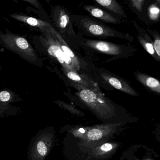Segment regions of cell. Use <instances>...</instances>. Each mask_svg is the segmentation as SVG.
Masks as SVG:
<instances>
[{
  "mask_svg": "<svg viewBox=\"0 0 160 160\" xmlns=\"http://www.w3.org/2000/svg\"><path fill=\"white\" fill-rule=\"evenodd\" d=\"M139 39L145 49L151 55H154L155 54V50L154 46H153V45L150 42H147L141 39Z\"/></svg>",
  "mask_w": 160,
  "mask_h": 160,
  "instance_id": "cell-14",
  "label": "cell"
},
{
  "mask_svg": "<svg viewBox=\"0 0 160 160\" xmlns=\"http://www.w3.org/2000/svg\"><path fill=\"white\" fill-rule=\"evenodd\" d=\"M82 43L91 49L109 55L118 56L123 52L121 46L107 41L83 39Z\"/></svg>",
  "mask_w": 160,
  "mask_h": 160,
  "instance_id": "cell-5",
  "label": "cell"
},
{
  "mask_svg": "<svg viewBox=\"0 0 160 160\" xmlns=\"http://www.w3.org/2000/svg\"><path fill=\"white\" fill-rule=\"evenodd\" d=\"M153 46H154L155 51L160 58V37L157 36L155 38Z\"/></svg>",
  "mask_w": 160,
  "mask_h": 160,
  "instance_id": "cell-16",
  "label": "cell"
},
{
  "mask_svg": "<svg viewBox=\"0 0 160 160\" xmlns=\"http://www.w3.org/2000/svg\"><path fill=\"white\" fill-rule=\"evenodd\" d=\"M79 131L80 132H82V133H84L85 132V131L82 128H81L79 130Z\"/></svg>",
  "mask_w": 160,
  "mask_h": 160,
  "instance_id": "cell-23",
  "label": "cell"
},
{
  "mask_svg": "<svg viewBox=\"0 0 160 160\" xmlns=\"http://www.w3.org/2000/svg\"><path fill=\"white\" fill-rule=\"evenodd\" d=\"M156 135L157 139H158V140L160 141V129L157 128V130H156Z\"/></svg>",
  "mask_w": 160,
  "mask_h": 160,
  "instance_id": "cell-22",
  "label": "cell"
},
{
  "mask_svg": "<svg viewBox=\"0 0 160 160\" xmlns=\"http://www.w3.org/2000/svg\"><path fill=\"white\" fill-rule=\"evenodd\" d=\"M95 2L112 12L126 17L121 6L115 0H95Z\"/></svg>",
  "mask_w": 160,
  "mask_h": 160,
  "instance_id": "cell-12",
  "label": "cell"
},
{
  "mask_svg": "<svg viewBox=\"0 0 160 160\" xmlns=\"http://www.w3.org/2000/svg\"><path fill=\"white\" fill-rule=\"evenodd\" d=\"M37 150L41 156H44L47 154L48 149L47 146L43 142H38L37 144Z\"/></svg>",
  "mask_w": 160,
  "mask_h": 160,
  "instance_id": "cell-15",
  "label": "cell"
},
{
  "mask_svg": "<svg viewBox=\"0 0 160 160\" xmlns=\"http://www.w3.org/2000/svg\"><path fill=\"white\" fill-rule=\"evenodd\" d=\"M5 39L7 41L6 42L10 44L9 46L20 52L27 60L35 64L37 63L38 60L33 49L25 39L15 36L8 37V39Z\"/></svg>",
  "mask_w": 160,
  "mask_h": 160,
  "instance_id": "cell-4",
  "label": "cell"
},
{
  "mask_svg": "<svg viewBox=\"0 0 160 160\" xmlns=\"http://www.w3.org/2000/svg\"><path fill=\"white\" fill-rule=\"evenodd\" d=\"M10 98V94L7 91H3L0 93V100L3 102L8 101Z\"/></svg>",
  "mask_w": 160,
  "mask_h": 160,
  "instance_id": "cell-17",
  "label": "cell"
},
{
  "mask_svg": "<svg viewBox=\"0 0 160 160\" xmlns=\"http://www.w3.org/2000/svg\"><path fill=\"white\" fill-rule=\"evenodd\" d=\"M101 76L105 81L115 89L131 95L137 96L139 95L128 83L122 79H119L106 72H102Z\"/></svg>",
  "mask_w": 160,
  "mask_h": 160,
  "instance_id": "cell-6",
  "label": "cell"
},
{
  "mask_svg": "<svg viewBox=\"0 0 160 160\" xmlns=\"http://www.w3.org/2000/svg\"><path fill=\"white\" fill-rule=\"evenodd\" d=\"M71 17L75 24L88 35L101 38L110 37L127 38L125 34L118 32L93 18L77 15Z\"/></svg>",
  "mask_w": 160,
  "mask_h": 160,
  "instance_id": "cell-1",
  "label": "cell"
},
{
  "mask_svg": "<svg viewBox=\"0 0 160 160\" xmlns=\"http://www.w3.org/2000/svg\"><path fill=\"white\" fill-rule=\"evenodd\" d=\"M50 32L54 36L56 39L59 41L60 47L63 52L73 61L78 68V69L79 70H80L81 67L79 60L78 57L75 55L72 50L69 48L68 45L67 44L66 42L62 37V35L60 34L59 32L56 31L53 27H52Z\"/></svg>",
  "mask_w": 160,
  "mask_h": 160,
  "instance_id": "cell-9",
  "label": "cell"
},
{
  "mask_svg": "<svg viewBox=\"0 0 160 160\" xmlns=\"http://www.w3.org/2000/svg\"><path fill=\"white\" fill-rule=\"evenodd\" d=\"M144 2V1L143 0H133V1H131L132 5L139 10H141L142 8V4Z\"/></svg>",
  "mask_w": 160,
  "mask_h": 160,
  "instance_id": "cell-18",
  "label": "cell"
},
{
  "mask_svg": "<svg viewBox=\"0 0 160 160\" xmlns=\"http://www.w3.org/2000/svg\"><path fill=\"white\" fill-rule=\"evenodd\" d=\"M67 77L73 81L88 89L100 93L98 85L93 80L86 75L79 74L72 70H63Z\"/></svg>",
  "mask_w": 160,
  "mask_h": 160,
  "instance_id": "cell-7",
  "label": "cell"
},
{
  "mask_svg": "<svg viewBox=\"0 0 160 160\" xmlns=\"http://www.w3.org/2000/svg\"><path fill=\"white\" fill-rule=\"evenodd\" d=\"M157 128L160 129V123L159 124H158V125H157Z\"/></svg>",
  "mask_w": 160,
  "mask_h": 160,
  "instance_id": "cell-24",
  "label": "cell"
},
{
  "mask_svg": "<svg viewBox=\"0 0 160 160\" xmlns=\"http://www.w3.org/2000/svg\"><path fill=\"white\" fill-rule=\"evenodd\" d=\"M27 2L31 3L34 6L38 8L39 7V3L37 1H27Z\"/></svg>",
  "mask_w": 160,
  "mask_h": 160,
  "instance_id": "cell-21",
  "label": "cell"
},
{
  "mask_svg": "<svg viewBox=\"0 0 160 160\" xmlns=\"http://www.w3.org/2000/svg\"><path fill=\"white\" fill-rule=\"evenodd\" d=\"M52 18L60 34L64 37L75 35L71 18L65 8L61 6L54 7L52 12Z\"/></svg>",
  "mask_w": 160,
  "mask_h": 160,
  "instance_id": "cell-3",
  "label": "cell"
},
{
  "mask_svg": "<svg viewBox=\"0 0 160 160\" xmlns=\"http://www.w3.org/2000/svg\"><path fill=\"white\" fill-rule=\"evenodd\" d=\"M150 11L151 14H157L159 12L160 10L158 8L154 7L150 8Z\"/></svg>",
  "mask_w": 160,
  "mask_h": 160,
  "instance_id": "cell-20",
  "label": "cell"
},
{
  "mask_svg": "<svg viewBox=\"0 0 160 160\" xmlns=\"http://www.w3.org/2000/svg\"><path fill=\"white\" fill-rule=\"evenodd\" d=\"M88 138L92 141L99 140L102 137V132L98 129H93L89 131L88 133Z\"/></svg>",
  "mask_w": 160,
  "mask_h": 160,
  "instance_id": "cell-13",
  "label": "cell"
},
{
  "mask_svg": "<svg viewBox=\"0 0 160 160\" xmlns=\"http://www.w3.org/2000/svg\"><path fill=\"white\" fill-rule=\"evenodd\" d=\"M83 8L90 13L91 16L104 22L114 24L119 23L117 18H115L112 14L97 7L87 5L84 6Z\"/></svg>",
  "mask_w": 160,
  "mask_h": 160,
  "instance_id": "cell-8",
  "label": "cell"
},
{
  "mask_svg": "<svg viewBox=\"0 0 160 160\" xmlns=\"http://www.w3.org/2000/svg\"><path fill=\"white\" fill-rule=\"evenodd\" d=\"M136 76L142 84L151 91L160 94V82L158 80L143 73H138Z\"/></svg>",
  "mask_w": 160,
  "mask_h": 160,
  "instance_id": "cell-11",
  "label": "cell"
},
{
  "mask_svg": "<svg viewBox=\"0 0 160 160\" xmlns=\"http://www.w3.org/2000/svg\"><path fill=\"white\" fill-rule=\"evenodd\" d=\"M12 17L32 26L39 28L43 32L50 30L52 26L48 23L32 17H25L20 15H13Z\"/></svg>",
  "mask_w": 160,
  "mask_h": 160,
  "instance_id": "cell-10",
  "label": "cell"
},
{
  "mask_svg": "<svg viewBox=\"0 0 160 160\" xmlns=\"http://www.w3.org/2000/svg\"><path fill=\"white\" fill-rule=\"evenodd\" d=\"M45 47L48 54L57 61L63 68V70H72L78 72L79 70L73 61L62 50L59 41L49 31L43 32Z\"/></svg>",
  "mask_w": 160,
  "mask_h": 160,
  "instance_id": "cell-2",
  "label": "cell"
},
{
  "mask_svg": "<svg viewBox=\"0 0 160 160\" xmlns=\"http://www.w3.org/2000/svg\"><path fill=\"white\" fill-rule=\"evenodd\" d=\"M112 148V146L111 144L106 143L103 145L101 147L102 150L104 151H109Z\"/></svg>",
  "mask_w": 160,
  "mask_h": 160,
  "instance_id": "cell-19",
  "label": "cell"
}]
</instances>
